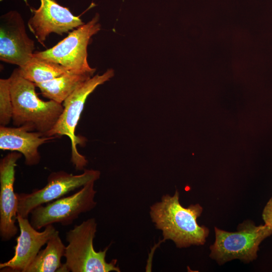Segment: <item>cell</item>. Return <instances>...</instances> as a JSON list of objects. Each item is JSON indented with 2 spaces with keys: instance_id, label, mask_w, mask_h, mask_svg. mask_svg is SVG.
I'll use <instances>...</instances> for the list:
<instances>
[{
  "instance_id": "obj_15",
  "label": "cell",
  "mask_w": 272,
  "mask_h": 272,
  "mask_svg": "<svg viewBox=\"0 0 272 272\" xmlns=\"http://www.w3.org/2000/svg\"><path fill=\"white\" fill-rule=\"evenodd\" d=\"M65 247L57 230L48 241L45 248L39 251L25 272L61 271L63 265L61 258L64 256Z\"/></svg>"
},
{
  "instance_id": "obj_18",
  "label": "cell",
  "mask_w": 272,
  "mask_h": 272,
  "mask_svg": "<svg viewBox=\"0 0 272 272\" xmlns=\"http://www.w3.org/2000/svg\"><path fill=\"white\" fill-rule=\"evenodd\" d=\"M264 224L272 228V197L265 205L262 213Z\"/></svg>"
},
{
  "instance_id": "obj_10",
  "label": "cell",
  "mask_w": 272,
  "mask_h": 272,
  "mask_svg": "<svg viewBox=\"0 0 272 272\" xmlns=\"http://www.w3.org/2000/svg\"><path fill=\"white\" fill-rule=\"evenodd\" d=\"M20 235L14 247L15 253L10 260L0 263L1 271L25 272L41 250L57 230L49 225L39 232L31 224L28 218L17 215Z\"/></svg>"
},
{
  "instance_id": "obj_3",
  "label": "cell",
  "mask_w": 272,
  "mask_h": 272,
  "mask_svg": "<svg viewBox=\"0 0 272 272\" xmlns=\"http://www.w3.org/2000/svg\"><path fill=\"white\" fill-rule=\"evenodd\" d=\"M97 231L95 218H90L74 227L66 233L65 247L61 271L72 272H120L117 260L107 262L105 260L109 245L103 250L96 251L93 240Z\"/></svg>"
},
{
  "instance_id": "obj_4",
  "label": "cell",
  "mask_w": 272,
  "mask_h": 272,
  "mask_svg": "<svg viewBox=\"0 0 272 272\" xmlns=\"http://www.w3.org/2000/svg\"><path fill=\"white\" fill-rule=\"evenodd\" d=\"M236 232L215 227V241L210 246V257L220 264L235 259L249 262L257 257L261 242L272 235V228L264 224L256 226L250 221L243 222Z\"/></svg>"
},
{
  "instance_id": "obj_16",
  "label": "cell",
  "mask_w": 272,
  "mask_h": 272,
  "mask_svg": "<svg viewBox=\"0 0 272 272\" xmlns=\"http://www.w3.org/2000/svg\"><path fill=\"white\" fill-rule=\"evenodd\" d=\"M18 70L22 77L35 84L47 82L70 71L58 63L34 55Z\"/></svg>"
},
{
  "instance_id": "obj_2",
  "label": "cell",
  "mask_w": 272,
  "mask_h": 272,
  "mask_svg": "<svg viewBox=\"0 0 272 272\" xmlns=\"http://www.w3.org/2000/svg\"><path fill=\"white\" fill-rule=\"evenodd\" d=\"M10 79L14 125L27 126L31 131L45 135L57 121L63 105L51 100L40 99L36 93L35 84L22 77L18 68L14 70Z\"/></svg>"
},
{
  "instance_id": "obj_11",
  "label": "cell",
  "mask_w": 272,
  "mask_h": 272,
  "mask_svg": "<svg viewBox=\"0 0 272 272\" xmlns=\"http://www.w3.org/2000/svg\"><path fill=\"white\" fill-rule=\"evenodd\" d=\"M21 157V153L12 151L0 162V236L3 241L10 240L18 231L14 183L16 163Z\"/></svg>"
},
{
  "instance_id": "obj_12",
  "label": "cell",
  "mask_w": 272,
  "mask_h": 272,
  "mask_svg": "<svg viewBox=\"0 0 272 272\" xmlns=\"http://www.w3.org/2000/svg\"><path fill=\"white\" fill-rule=\"evenodd\" d=\"M38 9L33 10V15L28 26L37 41L42 45L51 33L62 35L85 23L74 16L70 10L54 0H40Z\"/></svg>"
},
{
  "instance_id": "obj_1",
  "label": "cell",
  "mask_w": 272,
  "mask_h": 272,
  "mask_svg": "<svg viewBox=\"0 0 272 272\" xmlns=\"http://www.w3.org/2000/svg\"><path fill=\"white\" fill-rule=\"evenodd\" d=\"M179 193L166 194L161 201L150 207V215L157 229L162 231L163 241L171 240L178 248L202 245L209 234V229L199 226L197 219L203 209L199 204L183 207L179 202Z\"/></svg>"
},
{
  "instance_id": "obj_5",
  "label": "cell",
  "mask_w": 272,
  "mask_h": 272,
  "mask_svg": "<svg viewBox=\"0 0 272 272\" xmlns=\"http://www.w3.org/2000/svg\"><path fill=\"white\" fill-rule=\"evenodd\" d=\"M114 75L112 69L107 70L102 75H96L78 87L63 102V111L57 121L45 136L56 137L66 135L72 144L71 161L78 170H84L88 161L77 149L80 140L75 134V129L89 95L99 85L109 80Z\"/></svg>"
},
{
  "instance_id": "obj_14",
  "label": "cell",
  "mask_w": 272,
  "mask_h": 272,
  "mask_svg": "<svg viewBox=\"0 0 272 272\" xmlns=\"http://www.w3.org/2000/svg\"><path fill=\"white\" fill-rule=\"evenodd\" d=\"M93 75L90 73L69 71L59 77L35 85L44 97L62 104L78 87Z\"/></svg>"
},
{
  "instance_id": "obj_7",
  "label": "cell",
  "mask_w": 272,
  "mask_h": 272,
  "mask_svg": "<svg viewBox=\"0 0 272 272\" xmlns=\"http://www.w3.org/2000/svg\"><path fill=\"white\" fill-rule=\"evenodd\" d=\"M94 182L87 183L72 195L34 209L30 214L31 225L38 230L55 223H60L64 226L71 225L81 214L96 207Z\"/></svg>"
},
{
  "instance_id": "obj_6",
  "label": "cell",
  "mask_w": 272,
  "mask_h": 272,
  "mask_svg": "<svg viewBox=\"0 0 272 272\" xmlns=\"http://www.w3.org/2000/svg\"><path fill=\"white\" fill-rule=\"evenodd\" d=\"M99 15L75 29L56 45L45 51L34 53L35 56L58 63L70 71L94 74L89 65L87 47L92 36L100 29Z\"/></svg>"
},
{
  "instance_id": "obj_8",
  "label": "cell",
  "mask_w": 272,
  "mask_h": 272,
  "mask_svg": "<svg viewBox=\"0 0 272 272\" xmlns=\"http://www.w3.org/2000/svg\"><path fill=\"white\" fill-rule=\"evenodd\" d=\"M100 172L84 169L83 173L73 175L63 171L52 172L43 188L34 189L31 193H16L17 215L28 218L37 207L64 196L76 189L100 178Z\"/></svg>"
},
{
  "instance_id": "obj_13",
  "label": "cell",
  "mask_w": 272,
  "mask_h": 272,
  "mask_svg": "<svg viewBox=\"0 0 272 272\" xmlns=\"http://www.w3.org/2000/svg\"><path fill=\"white\" fill-rule=\"evenodd\" d=\"M54 137H47L38 131H31L25 126L17 127L0 126V149L19 152L25 157L27 166L39 164L40 146Z\"/></svg>"
},
{
  "instance_id": "obj_9",
  "label": "cell",
  "mask_w": 272,
  "mask_h": 272,
  "mask_svg": "<svg viewBox=\"0 0 272 272\" xmlns=\"http://www.w3.org/2000/svg\"><path fill=\"white\" fill-rule=\"evenodd\" d=\"M34 42L28 36L24 21L16 11H11L1 17L0 59L23 66L32 58Z\"/></svg>"
},
{
  "instance_id": "obj_17",
  "label": "cell",
  "mask_w": 272,
  "mask_h": 272,
  "mask_svg": "<svg viewBox=\"0 0 272 272\" xmlns=\"http://www.w3.org/2000/svg\"><path fill=\"white\" fill-rule=\"evenodd\" d=\"M13 104L10 92V79H0V125L6 126L12 119Z\"/></svg>"
}]
</instances>
